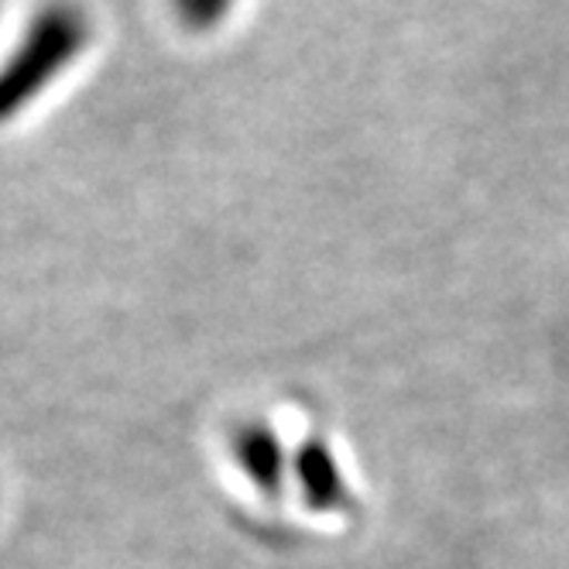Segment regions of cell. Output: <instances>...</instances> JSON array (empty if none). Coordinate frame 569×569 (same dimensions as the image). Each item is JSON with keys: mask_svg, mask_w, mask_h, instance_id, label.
Wrapping results in <instances>:
<instances>
[{"mask_svg": "<svg viewBox=\"0 0 569 569\" xmlns=\"http://www.w3.org/2000/svg\"><path fill=\"white\" fill-rule=\"evenodd\" d=\"M90 14L72 0H49L24 24L18 46L0 62V124L31 107L49 83L87 52Z\"/></svg>", "mask_w": 569, "mask_h": 569, "instance_id": "1", "label": "cell"}, {"mask_svg": "<svg viewBox=\"0 0 569 569\" xmlns=\"http://www.w3.org/2000/svg\"><path fill=\"white\" fill-rule=\"evenodd\" d=\"M233 457L240 470L248 473L261 491L278 495L284 480V453L281 442L268 426H243L233 436Z\"/></svg>", "mask_w": 569, "mask_h": 569, "instance_id": "2", "label": "cell"}, {"mask_svg": "<svg viewBox=\"0 0 569 569\" xmlns=\"http://www.w3.org/2000/svg\"><path fill=\"white\" fill-rule=\"evenodd\" d=\"M296 473H299V483H302V495L312 508H340L347 501V487H343V477H340V467L333 460V453L327 450L322 442H306L299 457H296Z\"/></svg>", "mask_w": 569, "mask_h": 569, "instance_id": "3", "label": "cell"}, {"mask_svg": "<svg viewBox=\"0 0 569 569\" xmlns=\"http://www.w3.org/2000/svg\"><path fill=\"white\" fill-rule=\"evenodd\" d=\"M172 8H176V18L186 28L210 31V28H217L230 14L233 0H172Z\"/></svg>", "mask_w": 569, "mask_h": 569, "instance_id": "4", "label": "cell"}]
</instances>
